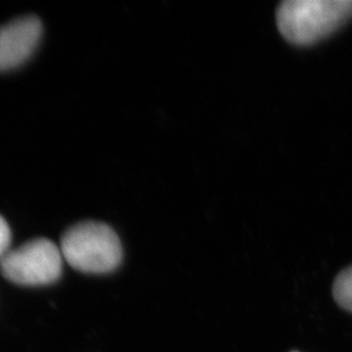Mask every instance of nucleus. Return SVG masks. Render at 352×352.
I'll return each mask as SVG.
<instances>
[{
  "instance_id": "nucleus-1",
  "label": "nucleus",
  "mask_w": 352,
  "mask_h": 352,
  "mask_svg": "<svg viewBox=\"0 0 352 352\" xmlns=\"http://www.w3.org/2000/svg\"><path fill=\"white\" fill-rule=\"evenodd\" d=\"M351 16L352 0H286L276 13L283 37L300 46L329 36Z\"/></svg>"
},
{
  "instance_id": "nucleus-2",
  "label": "nucleus",
  "mask_w": 352,
  "mask_h": 352,
  "mask_svg": "<svg viewBox=\"0 0 352 352\" xmlns=\"http://www.w3.org/2000/svg\"><path fill=\"white\" fill-rule=\"evenodd\" d=\"M60 249L70 266L87 274L113 272L122 259L117 234L111 227L95 221L71 227L60 239Z\"/></svg>"
},
{
  "instance_id": "nucleus-3",
  "label": "nucleus",
  "mask_w": 352,
  "mask_h": 352,
  "mask_svg": "<svg viewBox=\"0 0 352 352\" xmlns=\"http://www.w3.org/2000/svg\"><path fill=\"white\" fill-rule=\"evenodd\" d=\"M63 256L47 239H32L0 259L1 273L17 285L41 286L56 282L62 274Z\"/></svg>"
},
{
  "instance_id": "nucleus-4",
  "label": "nucleus",
  "mask_w": 352,
  "mask_h": 352,
  "mask_svg": "<svg viewBox=\"0 0 352 352\" xmlns=\"http://www.w3.org/2000/svg\"><path fill=\"white\" fill-rule=\"evenodd\" d=\"M43 25L34 16L21 17L0 28V71L20 67L37 48Z\"/></svg>"
},
{
  "instance_id": "nucleus-5",
  "label": "nucleus",
  "mask_w": 352,
  "mask_h": 352,
  "mask_svg": "<svg viewBox=\"0 0 352 352\" xmlns=\"http://www.w3.org/2000/svg\"><path fill=\"white\" fill-rule=\"evenodd\" d=\"M333 296L341 308L352 313V266L336 277L333 284Z\"/></svg>"
},
{
  "instance_id": "nucleus-6",
  "label": "nucleus",
  "mask_w": 352,
  "mask_h": 352,
  "mask_svg": "<svg viewBox=\"0 0 352 352\" xmlns=\"http://www.w3.org/2000/svg\"><path fill=\"white\" fill-rule=\"evenodd\" d=\"M12 234L6 220L0 216V259L3 258L10 249Z\"/></svg>"
}]
</instances>
